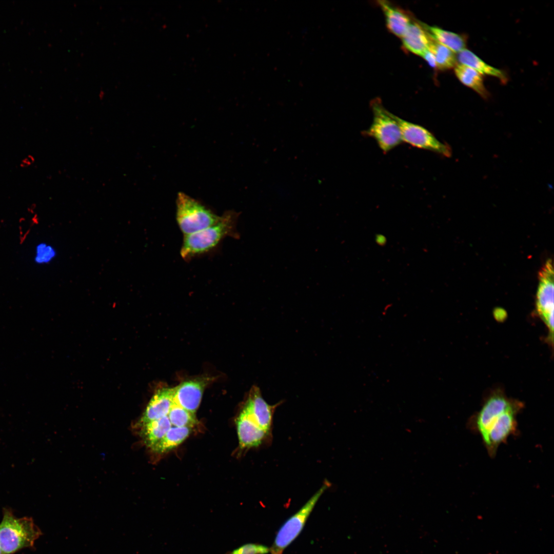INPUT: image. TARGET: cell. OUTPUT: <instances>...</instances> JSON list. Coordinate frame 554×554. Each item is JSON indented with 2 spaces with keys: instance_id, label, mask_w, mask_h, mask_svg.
<instances>
[{
  "instance_id": "13",
  "label": "cell",
  "mask_w": 554,
  "mask_h": 554,
  "mask_svg": "<svg viewBox=\"0 0 554 554\" xmlns=\"http://www.w3.org/2000/svg\"><path fill=\"white\" fill-rule=\"evenodd\" d=\"M206 381L191 380L182 383L174 388V402L195 413L201 403Z\"/></svg>"
},
{
  "instance_id": "24",
  "label": "cell",
  "mask_w": 554,
  "mask_h": 554,
  "mask_svg": "<svg viewBox=\"0 0 554 554\" xmlns=\"http://www.w3.org/2000/svg\"><path fill=\"white\" fill-rule=\"evenodd\" d=\"M35 160L33 155L29 154L21 160L19 166L22 168H27L31 166L34 163Z\"/></svg>"
},
{
  "instance_id": "9",
  "label": "cell",
  "mask_w": 554,
  "mask_h": 554,
  "mask_svg": "<svg viewBox=\"0 0 554 554\" xmlns=\"http://www.w3.org/2000/svg\"><path fill=\"white\" fill-rule=\"evenodd\" d=\"M522 405L512 408L500 415L482 437L489 457L496 456L499 447L517 431V415Z\"/></svg>"
},
{
  "instance_id": "12",
  "label": "cell",
  "mask_w": 554,
  "mask_h": 554,
  "mask_svg": "<svg viewBox=\"0 0 554 554\" xmlns=\"http://www.w3.org/2000/svg\"><path fill=\"white\" fill-rule=\"evenodd\" d=\"M245 402L259 425L266 431L272 433L273 415L280 403L269 404L263 398L260 388L255 386L251 389Z\"/></svg>"
},
{
  "instance_id": "4",
  "label": "cell",
  "mask_w": 554,
  "mask_h": 554,
  "mask_svg": "<svg viewBox=\"0 0 554 554\" xmlns=\"http://www.w3.org/2000/svg\"><path fill=\"white\" fill-rule=\"evenodd\" d=\"M371 107L372 122L362 134L373 138L382 152L386 153L403 142L400 126L395 115L386 110L378 101L372 103Z\"/></svg>"
},
{
  "instance_id": "11",
  "label": "cell",
  "mask_w": 554,
  "mask_h": 554,
  "mask_svg": "<svg viewBox=\"0 0 554 554\" xmlns=\"http://www.w3.org/2000/svg\"><path fill=\"white\" fill-rule=\"evenodd\" d=\"M174 388H162L153 395L140 420L139 428L151 421L168 416L174 403Z\"/></svg>"
},
{
  "instance_id": "2",
  "label": "cell",
  "mask_w": 554,
  "mask_h": 554,
  "mask_svg": "<svg viewBox=\"0 0 554 554\" xmlns=\"http://www.w3.org/2000/svg\"><path fill=\"white\" fill-rule=\"evenodd\" d=\"M0 523V548L2 554H13L32 548L42 532L31 517L17 518L12 510L3 509Z\"/></svg>"
},
{
  "instance_id": "3",
  "label": "cell",
  "mask_w": 554,
  "mask_h": 554,
  "mask_svg": "<svg viewBox=\"0 0 554 554\" xmlns=\"http://www.w3.org/2000/svg\"><path fill=\"white\" fill-rule=\"evenodd\" d=\"M176 203V222L184 235L211 226L220 218L199 201L184 193L177 194Z\"/></svg>"
},
{
  "instance_id": "17",
  "label": "cell",
  "mask_w": 554,
  "mask_h": 554,
  "mask_svg": "<svg viewBox=\"0 0 554 554\" xmlns=\"http://www.w3.org/2000/svg\"><path fill=\"white\" fill-rule=\"evenodd\" d=\"M423 26L428 34L434 40L448 48L454 53L460 52L465 49L466 39L463 36L437 27H430L426 25Z\"/></svg>"
},
{
  "instance_id": "14",
  "label": "cell",
  "mask_w": 554,
  "mask_h": 554,
  "mask_svg": "<svg viewBox=\"0 0 554 554\" xmlns=\"http://www.w3.org/2000/svg\"><path fill=\"white\" fill-rule=\"evenodd\" d=\"M422 25L411 22L402 37L404 47L409 51L421 56L429 50L430 39Z\"/></svg>"
},
{
  "instance_id": "25",
  "label": "cell",
  "mask_w": 554,
  "mask_h": 554,
  "mask_svg": "<svg viewBox=\"0 0 554 554\" xmlns=\"http://www.w3.org/2000/svg\"><path fill=\"white\" fill-rule=\"evenodd\" d=\"M422 57L427 62L429 65L432 67H437L436 62L432 52L428 50L423 55Z\"/></svg>"
},
{
  "instance_id": "15",
  "label": "cell",
  "mask_w": 554,
  "mask_h": 554,
  "mask_svg": "<svg viewBox=\"0 0 554 554\" xmlns=\"http://www.w3.org/2000/svg\"><path fill=\"white\" fill-rule=\"evenodd\" d=\"M378 3L385 16L388 29L396 36L402 37L411 23L409 17L386 1H380Z\"/></svg>"
},
{
  "instance_id": "22",
  "label": "cell",
  "mask_w": 554,
  "mask_h": 554,
  "mask_svg": "<svg viewBox=\"0 0 554 554\" xmlns=\"http://www.w3.org/2000/svg\"><path fill=\"white\" fill-rule=\"evenodd\" d=\"M168 417L173 426L192 428L197 423L195 413L187 410L174 402Z\"/></svg>"
},
{
  "instance_id": "18",
  "label": "cell",
  "mask_w": 554,
  "mask_h": 554,
  "mask_svg": "<svg viewBox=\"0 0 554 554\" xmlns=\"http://www.w3.org/2000/svg\"><path fill=\"white\" fill-rule=\"evenodd\" d=\"M457 59L461 64L468 66L481 74L495 76L503 82L506 80L504 74L502 71L487 64L468 50L465 49L460 52Z\"/></svg>"
},
{
  "instance_id": "5",
  "label": "cell",
  "mask_w": 554,
  "mask_h": 554,
  "mask_svg": "<svg viewBox=\"0 0 554 554\" xmlns=\"http://www.w3.org/2000/svg\"><path fill=\"white\" fill-rule=\"evenodd\" d=\"M331 485L325 480L320 488L280 528L270 548L271 554H283L285 549L298 537L314 506L323 494Z\"/></svg>"
},
{
  "instance_id": "21",
  "label": "cell",
  "mask_w": 554,
  "mask_h": 554,
  "mask_svg": "<svg viewBox=\"0 0 554 554\" xmlns=\"http://www.w3.org/2000/svg\"><path fill=\"white\" fill-rule=\"evenodd\" d=\"M430 37L429 50L434 57L437 67L444 70L455 66L457 59L454 53L434 40L430 36Z\"/></svg>"
},
{
  "instance_id": "8",
  "label": "cell",
  "mask_w": 554,
  "mask_h": 554,
  "mask_svg": "<svg viewBox=\"0 0 554 554\" xmlns=\"http://www.w3.org/2000/svg\"><path fill=\"white\" fill-rule=\"evenodd\" d=\"M236 425L242 450L264 447L271 442L272 433L259 425L246 403L236 419Z\"/></svg>"
},
{
  "instance_id": "7",
  "label": "cell",
  "mask_w": 554,
  "mask_h": 554,
  "mask_svg": "<svg viewBox=\"0 0 554 554\" xmlns=\"http://www.w3.org/2000/svg\"><path fill=\"white\" fill-rule=\"evenodd\" d=\"M521 405L509 400L502 394H493L484 402L480 410L468 423V428L483 437L497 419L506 411Z\"/></svg>"
},
{
  "instance_id": "19",
  "label": "cell",
  "mask_w": 554,
  "mask_h": 554,
  "mask_svg": "<svg viewBox=\"0 0 554 554\" xmlns=\"http://www.w3.org/2000/svg\"><path fill=\"white\" fill-rule=\"evenodd\" d=\"M192 431L188 427L171 426L163 438L151 450L156 453H163L177 447L185 441Z\"/></svg>"
},
{
  "instance_id": "20",
  "label": "cell",
  "mask_w": 554,
  "mask_h": 554,
  "mask_svg": "<svg viewBox=\"0 0 554 554\" xmlns=\"http://www.w3.org/2000/svg\"><path fill=\"white\" fill-rule=\"evenodd\" d=\"M454 72L463 84L470 88L484 98L488 96V92L484 86L482 74L479 72L462 64L456 65Z\"/></svg>"
},
{
  "instance_id": "6",
  "label": "cell",
  "mask_w": 554,
  "mask_h": 554,
  "mask_svg": "<svg viewBox=\"0 0 554 554\" xmlns=\"http://www.w3.org/2000/svg\"><path fill=\"white\" fill-rule=\"evenodd\" d=\"M401 132L403 142L421 149L430 151L446 157L451 155L450 146L438 139L425 127L395 115Z\"/></svg>"
},
{
  "instance_id": "10",
  "label": "cell",
  "mask_w": 554,
  "mask_h": 554,
  "mask_svg": "<svg viewBox=\"0 0 554 554\" xmlns=\"http://www.w3.org/2000/svg\"><path fill=\"white\" fill-rule=\"evenodd\" d=\"M539 285L537 294V309L545 322L550 337L553 332V272L552 262L548 260L539 273Z\"/></svg>"
},
{
  "instance_id": "16",
  "label": "cell",
  "mask_w": 554,
  "mask_h": 554,
  "mask_svg": "<svg viewBox=\"0 0 554 554\" xmlns=\"http://www.w3.org/2000/svg\"><path fill=\"white\" fill-rule=\"evenodd\" d=\"M171 426L167 416L151 421L138 428L145 444L151 449L163 438Z\"/></svg>"
},
{
  "instance_id": "1",
  "label": "cell",
  "mask_w": 554,
  "mask_h": 554,
  "mask_svg": "<svg viewBox=\"0 0 554 554\" xmlns=\"http://www.w3.org/2000/svg\"><path fill=\"white\" fill-rule=\"evenodd\" d=\"M240 215L228 210L220 216L214 224L196 232L184 236L180 254L185 260L207 252L215 247L227 236L240 238L236 229Z\"/></svg>"
},
{
  "instance_id": "26",
  "label": "cell",
  "mask_w": 554,
  "mask_h": 554,
  "mask_svg": "<svg viewBox=\"0 0 554 554\" xmlns=\"http://www.w3.org/2000/svg\"><path fill=\"white\" fill-rule=\"evenodd\" d=\"M0 554H2L1 548H0Z\"/></svg>"
},
{
  "instance_id": "23",
  "label": "cell",
  "mask_w": 554,
  "mask_h": 554,
  "mask_svg": "<svg viewBox=\"0 0 554 554\" xmlns=\"http://www.w3.org/2000/svg\"><path fill=\"white\" fill-rule=\"evenodd\" d=\"M269 552L270 548L267 546L258 543H247L224 554H267Z\"/></svg>"
}]
</instances>
